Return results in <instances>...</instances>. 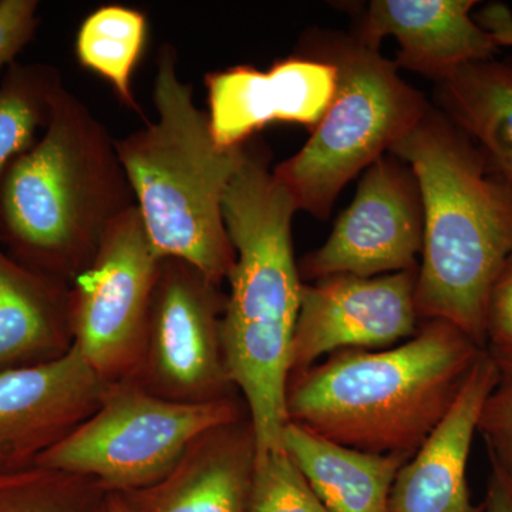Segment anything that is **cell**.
I'll return each instance as SVG.
<instances>
[{"instance_id": "1", "label": "cell", "mask_w": 512, "mask_h": 512, "mask_svg": "<svg viewBox=\"0 0 512 512\" xmlns=\"http://www.w3.org/2000/svg\"><path fill=\"white\" fill-rule=\"evenodd\" d=\"M296 212L269 170V154L247 144L222 200L237 262L221 336L229 380L247 403L255 460L284 450L289 421L286 389L303 286L292 245Z\"/></svg>"}, {"instance_id": "2", "label": "cell", "mask_w": 512, "mask_h": 512, "mask_svg": "<svg viewBox=\"0 0 512 512\" xmlns=\"http://www.w3.org/2000/svg\"><path fill=\"white\" fill-rule=\"evenodd\" d=\"M390 154L412 168L423 202L417 315L451 323L487 349L488 296L512 258V185L431 107Z\"/></svg>"}, {"instance_id": "3", "label": "cell", "mask_w": 512, "mask_h": 512, "mask_svg": "<svg viewBox=\"0 0 512 512\" xmlns=\"http://www.w3.org/2000/svg\"><path fill=\"white\" fill-rule=\"evenodd\" d=\"M485 349L444 320H426L392 349H350L292 373L289 421L373 454L412 457L450 412Z\"/></svg>"}, {"instance_id": "4", "label": "cell", "mask_w": 512, "mask_h": 512, "mask_svg": "<svg viewBox=\"0 0 512 512\" xmlns=\"http://www.w3.org/2000/svg\"><path fill=\"white\" fill-rule=\"evenodd\" d=\"M136 205L116 140L64 86L45 134L0 175V242L33 271L72 285L107 229Z\"/></svg>"}, {"instance_id": "5", "label": "cell", "mask_w": 512, "mask_h": 512, "mask_svg": "<svg viewBox=\"0 0 512 512\" xmlns=\"http://www.w3.org/2000/svg\"><path fill=\"white\" fill-rule=\"evenodd\" d=\"M177 62L173 46L161 47L153 92L157 121L116 146L157 258L183 259L221 285L237 262L222 200L247 146H217L208 114L178 77Z\"/></svg>"}, {"instance_id": "6", "label": "cell", "mask_w": 512, "mask_h": 512, "mask_svg": "<svg viewBox=\"0 0 512 512\" xmlns=\"http://www.w3.org/2000/svg\"><path fill=\"white\" fill-rule=\"evenodd\" d=\"M322 57L338 70L335 96L305 146L272 175L296 210L325 220L349 181L390 153L430 106L396 62L355 37L330 43Z\"/></svg>"}, {"instance_id": "7", "label": "cell", "mask_w": 512, "mask_h": 512, "mask_svg": "<svg viewBox=\"0 0 512 512\" xmlns=\"http://www.w3.org/2000/svg\"><path fill=\"white\" fill-rule=\"evenodd\" d=\"M242 419L232 397L180 403L147 392L134 380L111 383L99 409L36 466L92 477L110 493L156 484L205 431Z\"/></svg>"}, {"instance_id": "8", "label": "cell", "mask_w": 512, "mask_h": 512, "mask_svg": "<svg viewBox=\"0 0 512 512\" xmlns=\"http://www.w3.org/2000/svg\"><path fill=\"white\" fill-rule=\"evenodd\" d=\"M158 271L134 205L110 225L92 264L70 285L73 345L109 383L136 379L140 370Z\"/></svg>"}, {"instance_id": "9", "label": "cell", "mask_w": 512, "mask_h": 512, "mask_svg": "<svg viewBox=\"0 0 512 512\" xmlns=\"http://www.w3.org/2000/svg\"><path fill=\"white\" fill-rule=\"evenodd\" d=\"M183 259H160L143 362L134 382L180 403L229 396L221 325L227 298Z\"/></svg>"}, {"instance_id": "10", "label": "cell", "mask_w": 512, "mask_h": 512, "mask_svg": "<svg viewBox=\"0 0 512 512\" xmlns=\"http://www.w3.org/2000/svg\"><path fill=\"white\" fill-rule=\"evenodd\" d=\"M423 232V202L412 168L392 154L383 156L367 168L325 244L303 256L299 274L316 282L413 271Z\"/></svg>"}, {"instance_id": "11", "label": "cell", "mask_w": 512, "mask_h": 512, "mask_svg": "<svg viewBox=\"0 0 512 512\" xmlns=\"http://www.w3.org/2000/svg\"><path fill=\"white\" fill-rule=\"evenodd\" d=\"M417 272L373 278L330 276L303 285L293 335L292 373L308 369L328 353L384 348L412 338L419 319Z\"/></svg>"}, {"instance_id": "12", "label": "cell", "mask_w": 512, "mask_h": 512, "mask_svg": "<svg viewBox=\"0 0 512 512\" xmlns=\"http://www.w3.org/2000/svg\"><path fill=\"white\" fill-rule=\"evenodd\" d=\"M110 384L74 345L52 362L0 372V473L35 466L99 409Z\"/></svg>"}, {"instance_id": "13", "label": "cell", "mask_w": 512, "mask_h": 512, "mask_svg": "<svg viewBox=\"0 0 512 512\" xmlns=\"http://www.w3.org/2000/svg\"><path fill=\"white\" fill-rule=\"evenodd\" d=\"M204 82L215 143L239 148L272 123L315 130L335 96L338 70L323 57L293 56L266 72L235 66L208 73Z\"/></svg>"}, {"instance_id": "14", "label": "cell", "mask_w": 512, "mask_h": 512, "mask_svg": "<svg viewBox=\"0 0 512 512\" xmlns=\"http://www.w3.org/2000/svg\"><path fill=\"white\" fill-rule=\"evenodd\" d=\"M476 5L474 0H373L355 39L380 49L384 37L393 36L399 69L440 83L466 64L494 59L500 49L471 18Z\"/></svg>"}, {"instance_id": "15", "label": "cell", "mask_w": 512, "mask_h": 512, "mask_svg": "<svg viewBox=\"0 0 512 512\" xmlns=\"http://www.w3.org/2000/svg\"><path fill=\"white\" fill-rule=\"evenodd\" d=\"M497 379L485 349L450 412L400 468L390 512H484L471 501L467 467L478 417Z\"/></svg>"}, {"instance_id": "16", "label": "cell", "mask_w": 512, "mask_h": 512, "mask_svg": "<svg viewBox=\"0 0 512 512\" xmlns=\"http://www.w3.org/2000/svg\"><path fill=\"white\" fill-rule=\"evenodd\" d=\"M255 453L249 417L214 427L156 484L120 495L131 512H245Z\"/></svg>"}, {"instance_id": "17", "label": "cell", "mask_w": 512, "mask_h": 512, "mask_svg": "<svg viewBox=\"0 0 512 512\" xmlns=\"http://www.w3.org/2000/svg\"><path fill=\"white\" fill-rule=\"evenodd\" d=\"M73 342L70 285L0 248V372L52 362Z\"/></svg>"}, {"instance_id": "18", "label": "cell", "mask_w": 512, "mask_h": 512, "mask_svg": "<svg viewBox=\"0 0 512 512\" xmlns=\"http://www.w3.org/2000/svg\"><path fill=\"white\" fill-rule=\"evenodd\" d=\"M284 450L329 512H390V494L410 457L342 446L288 421Z\"/></svg>"}, {"instance_id": "19", "label": "cell", "mask_w": 512, "mask_h": 512, "mask_svg": "<svg viewBox=\"0 0 512 512\" xmlns=\"http://www.w3.org/2000/svg\"><path fill=\"white\" fill-rule=\"evenodd\" d=\"M437 92L443 113L512 185V59L466 64Z\"/></svg>"}, {"instance_id": "20", "label": "cell", "mask_w": 512, "mask_h": 512, "mask_svg": "<svg viewBox=\"0 0 512 512\" xmlns=\"http://www.w3.org/2000/svg\"><path fill=\"white\" fill-rule=\"evenodd\" d=\"M147 36L148 22L143 12L107 5L87 16L76 39L79 63L103 77L121 103L138 114L143 111L131 90V77L143 55Z\"/></svg>"}, {"instance_id": "21", "label": "cell", "mask_w": 512, "mask_h": 512, "mask_svg": "<svg viewBox=\"0 0 512 512\" xmlns=\"http://www.w3.org/2000/svg\"><path fill=\"white\" fill-rule=\"evenodd\" d=\"M62 86L55 67L10 64L0 84V175L36 143L37 130L49 123L53 99Z\"/></svg>"}, {"instance_id": "22", "label": "cell", "mask_w": 512, "mask_h": 512, "mask_svg": "<svg viewBox=\"0 0 512 512\" xmlns=\"http://www.w3.org/2000/svg\"><path fill=\"white\" fill-rule=\"evenodd\" d=\"M109 493L92 477L36 464L0 473V512H101Z\"/></svg>"}, {"instance_id": "23", "label": "cell", "mask_w": 512, "mask_h": 512, "mask_svg": "<svg viewBox=\"0 0 512 512\" xmlns=\"http://www.w3.org/2000/svg\"><path fill=\"white\" fill-rule=\"evenodd\" d=\"M245 512H329L285 450L255 460Z\"/></svg>"}, {"instance_id": "24", "label": "cell", "mask_w": 512, "mask_h": 512, "mask_svg": "<svg viewBox=\"0 0 512 512\" xmlns=\"http://www.w3.org/2000/svg\"><path fill=\"white\" fill-rule=\"evenodd\" d=\"M487 350L497 379L481 409L477 431L487 444L491 464L512 477V349Z\"/></svg>"}, {"instance_id": "25", "label": "cell", "mask_w": 512, "mask_h": 512, "mask_svg": "<svg viewBox=\"0 0 512 512\" xmlns=\"http://www.w3.org/2000/svg\"><path fill=\"white\" fill-rule=\"evenodd\" d=\"M36 0H2L0 2V69L15 63L37 28Z\"/></svg>"}, {"instance_id": "26", "label": "cell", "mask_w": 512, "mask_h": 512, "mask_svg": "<svg viewBox=\"0 0 512 512\" xmlns=\"http://www.w3.org/2000/svg\"><path fill=\"white\" fill-rule=\"evenodd\" d=\"M487 348L512 349V258L495 279L485 311Z\"/></svg>"}, {"instance_id": "27", "label": "cell", "mask_w": 512, "mask_h": 512, "mask_svg": "<svg viewBox=\"0 0 512 512\" xmlns=\"http://www.w3.org/2000/svg\"><path fill=\"white\" fill-rule=\"evenodd\" d=\"M474 19L498 47H512V10L505 3H488Z\"/></svg>"}, {"instance_id": "28", "label": "cell", "mask_w": 512, "mask_h": 512, "mask_svg": "<svg viewBox=\"0 0 512 512\" xmlns=\"http://www.w3.org/2000/svg\"><path fill=\"white\" fill-rule=\"evenodd\" d=\"M484 512H512V477L491 464Z\"/></svg>"}, {"instance_id": "29", "label": "cell", "mask_w": 512, "mask_h": 512, "mask_svg": "<svg viewBox=\"0 0 512 512\" xmlns=\"http://www.w3.org/2000/svg\"><path fill=\"white\" fill-rule=\"evenodd\" d=\"M101 512H131L124 498L119 493H109L104 500Z\"/></svg>"}]
</instances>
